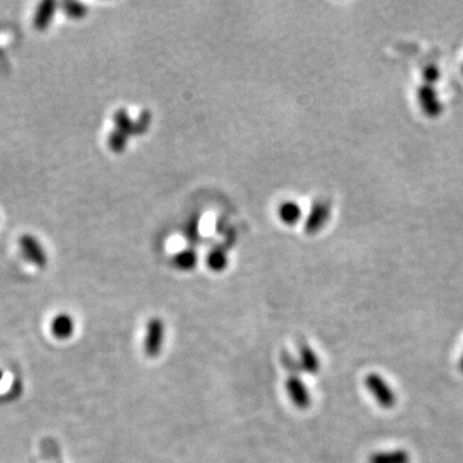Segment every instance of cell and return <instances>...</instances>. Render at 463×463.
<instances>
[{
    "label": "cell",
    "mask_w": 463,
    "mask_h": 463,
    "mask_svg": "<svg viewBox=\"0 0 463 463\" xmlns=\"http://www.w3.org/2000/svg\"><path fill=\"white\" fill-rule=\"evenodd\" d=\"M366 386L381 408L390 409L397 404V395L394 390L388 386L385 378L381 377L377 373H369L366 377Z\"/></svg>",
    "instance_id": "6da1fadb"
},
{
    "label": "cell",
    "mask_w": 463,
    "mask_h": 463,
    "mask_svg": "<svg viewBox=\"0 0 463 463\" xmlns=\"http://www.w3.org/2000/svg\"><path fill=\"white\" fill-rule=\"evenodd\" d=\"M50 333L55 339L65 341L71 339L74 336L76 330V322L74 317L68 313H58L53 319L50 321L49 326Z\"/></svg>",
    "instance_id": "5b68a950"
},
{
    "label": "cell",
    "mask_w": 463,
    "mask_h": 463,
    "mask_svg": "<svg viewBox=\"0 0 463 463\" xmlns=\"http://www.w3.org/2000/svg\"><path fill=\"white\" fill-rule=\"evenodd\" d=\"M282 363H284V368L287 369V372H290L291 375H300V364L297 360L293 358L291 354L288 353H282Z\"/></svg>",
    "instance_id": "30bf717a"
},
{
    "label": "cell",
    "mask_w": 463,
    "mask_h": 463,
    "mask_svg": "<svg viewBox=\"0 0 463 463\" xmlns=\"http://www.w3.org/2000/svg\"><path fill=\"white\" fill-rule=\"evenodd\" d=\"M63 8L66 12L67 16L71 19H81L84 17L86 13V6H83L81 3L77 1H67L63 4Z\"/></svg>",
    "instance_id": "9c48e42d"
},
{
    "label": "cell",
    "mask_w": 463,
    "mask_h": 463,
    "mask_svg": "<svg viewBox=\"0 0 463 463\" xmlns=\"http://www.w3.org/2000/svg\"><path fill=\"white\" fill-rule=\"evenodd\" d=\"M57 4L55 1H44L39 4L38 12L34 19V25L38 30H46L50 25L53 16L56 13Z\"/></svg>",
    "instance_id": "52a82bcc"
},
{
    "label": "cell",
    "mask_w": 463,
    "mask_h": 463,
    "mask_svg": "<svg viewBox=\"0 0 463 463\" xmlns=\"http://www.w3.org/2000/svg\"><path fill=\"white\" fill-rule=\"evenodd\" d=\"M3 377H4V372H3V369L0 368V382H1Z\"/></svg>",
    "instance_id": "7c38bea8"
},
{
    "label": "cell",
    "mask_w": 463,
    "mask_h": 463,
    "mask_svg": "<svg viewBox=\"0 0 463 463\" xmlns=\"http://www.w3.org/2000/svg\"><path fill=\"white\" fill-rule=\"evenodd\" d=\"M297 362L300 364L302 371L309 375L318 373V371L321 368V363H319L317 354L313 351L312 348L306 342H302L299 345V360Z\"/></svg>",
    "instance_id": "8992f818"
},
{
    "label": "cell",
    "mask_w": 463,
    "mask_h": 463,
    "mask_svg": "<svg viewBox=\"0 0 463 463\" xmlns=\"http://www.w3.org/2000/svg\"><path fill=\"white\" fill-rule=\"evenodd\" d=\"M19 245L21 254L30 264L35 265L40 269L47 265V253L35 237L23 235L19 238Z\"/></svg>",
    "instance_id": "7a4b0ae2"
},
{
    "label": "cell",
    "mask_w": 463,
    "mask_h": 463,
    "mask_svg": "<svg viewBox=\"0 0 463 463\" xmlns=\"http://www.w3.org/2000/svg\"><path fill=\"white\" fill-rule=\"evenodd\" d=\"M460 368H461V371L463 372V355L461 357V360H460Z\"/></svg>",
    "instance_id": "8fae6325"
},
{
    "label": "cell",
    "mask_w": 463,
    "mask_h": 463,
    "mask_svg": "<svg viewBox=\"0 0 463 463\" xmlns=\"http://www.w3.org/2000/svg\"><path fill=\"white\" fill-rule=\"evenodd\" d=\"M165 335V324L160 318H152L147 324V332L144 337V353L150 358H156L161 353Z\"/></svg>",
    "instance_id": "3957f363"
},
{
    "label": "cell",
    "mask_w": 463,
    "mask_h": 463,
    "mask_svg": "<svg viewBox=\"0 0 463 463\" xmlns=\"http://www.w3.org/2000/svg\"><path fill=\"white\" fill-rule=\"evenodd\" d=\"M286 390L291 399L293 406L299 409H306L312 404V397L309 390L305 386L300 375H291L286 381Z\"/></svg>",
    "instance_id": "277c9868"
},
{
    "label": "cell",
    "mask_w": 463,
    "mask_h": 463,
    "mask_svg": "<svg viewBox=\"0 0 463 463\" xmlns=\"http://www.w3.org/2000/svg\"><path fill=\"white\" fill-rule=\"evenodd\" d=\"M411 457L406 451L397 449L391 452H377L369 457L368 463H409Z\"/></svg>",
    "instance_id": "ba28073f"
}]
</instances>
